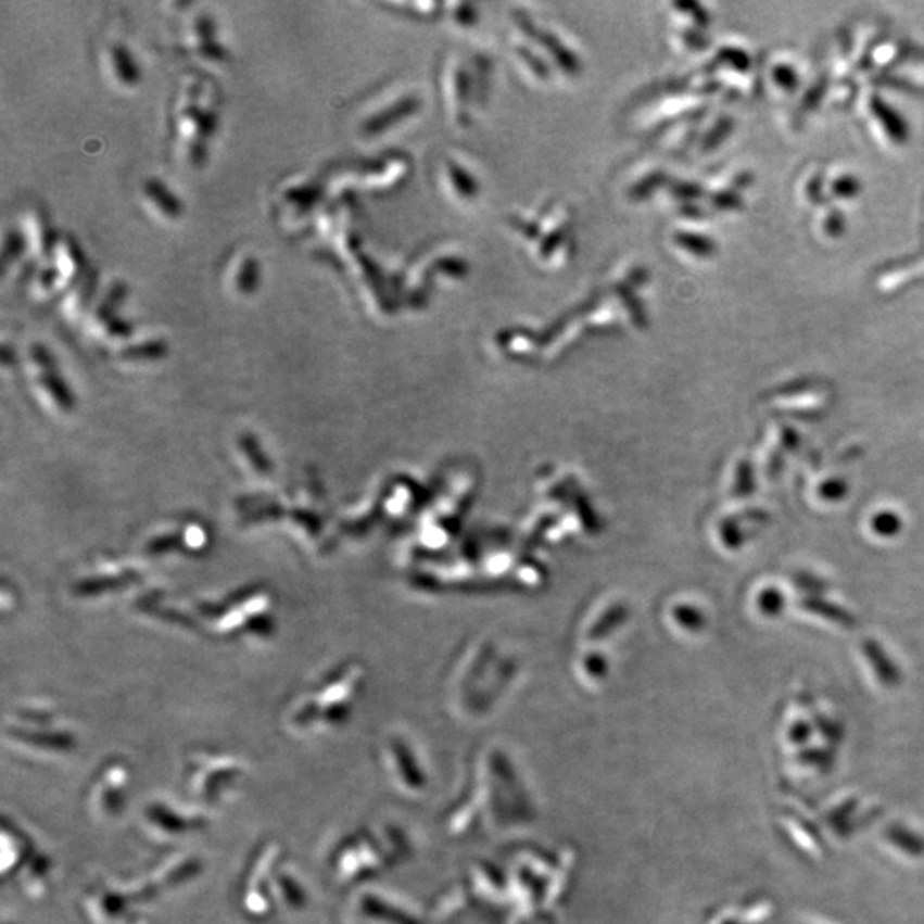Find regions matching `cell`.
<instances>
[{
    "label": "cell",
    "instance_id": "cell-1",
    "mask_svg": "<svg viewBox=\"0 0 924 924\" xmlns=\"http://www.w3.org/2000/svg\"><path fill=\"white\" fill-rule=\"evenodd\" d=\"M204 872L199 856L170 851L130 878H100L79 900L88 924H150L151 911L163 899L198 881Z\"/></svg>",
    "mask_w": 924,
    "mask_h": 924
},
{
    "label": "cell",
    "instance_id": "cell-2",
    "mask_svg": "<svg viewBox=\"0 0 924 924\" xmlns=\"http://www.w3.org/2000/svg\"><path fill=\"white\" fill-rule=\"evenodd\" d=\"M235 909L252 924H267L279 916L300 914L311 906V893L302 875L288 861L278 839H266L246 858L233 890Z\"/></svg>",
    "mask_w": 924,
    "mask_h": 924
},
{
    "label": "cell",
    "instance_id": "cell-3",
    "mask_svg": "<svg viewBox=\"0 0 924 924\" xmlns=\"http://www.w3.org/2000/svg\"><path fill=\"white\" fill-rule=\"evenodd\" d=\"M249 781L251 769L245 760L227 751H190L180 769L183 801L210 815L242 798Z\"/></svg>",
    "mask_w": 924,
    "mask_h": 924
},
{
    "label": "cell",
    "instance_id": "cell-4",
    "mask_svg": "<svg viewBox=\"0 0 924 924\" xmlns=\"http://www.w3.org/2000/svg\"><path fill=\"white\" fill-rule=\"evenodd\" d=\"M211 825L207 811L192 805L172 803L168 799H150L139 813V828L151 843L175 849L177 844L206 832Z\"/></svg>",
    "mask_w": 924,
    "mask_h": 924
},
{
    "label": "cell",
    "instance_id": "cell-5",
    "mask_svg": "<svg viewBox=\"0 0 924 924\" xmlns=\"http://www.w3.org/2000/svg\"><path fill=\"white\" fill-rule=\"evenodd\" d=\"M134 769L122 757H110L94 769L85 789V808L97 824H115L129 807Z\"/></svg>",
    "mask_w": 924,
    "mask_h": 924
},
{
    "label": "cell",
    "instance_id": "cell-6",
    "mask_svg": "<svg viewBox=\"0 0 924 924\" xmlns=\"http://www.w3.org/2000/svg\"><path fill=\"white\" fill-rule=\"evenodd\" d=\"M5 738L16 755L41 762L67 759L79 745L73 731L50 727L49 724H40L38 721H33L28 726L17 724L13 730L5 731Z\"/></svg>",
    "mask_w": 924,
    "mask_h": 924
},
{
    "label": "cell",
    "instance_id": "cell-7",
    "mask_svg": "<svg viewBox=\"0 0 924 924\" xmlns=\"http://www.w3.org/2000/svg\"><path fill=\"white\" fill-rule=\"evenodd\" d=\"M13 882L26 899H45L52 893L53 882H55V863L52 856L38 848L28 863L14 876Z\"/></svg>",
    "mask_w": 924,
    "mask_h": 924
},
{
    "label": "cell",
    "instance_id": "cell-8",
    "mask_svg": "<svg viewBox=\"0 0 924 924\" xmlns=\"http://www.w3.org/2000/svg\"><path fill=\"white\" fill-rule=\"evenodd\" d=\"M798 605L808 613L819 615V617L825 618L828 622L837 623L844 629H852V626L858 625V618L855 615L844 610L843 606L827 602L824 597L803 596L799 599Z\"/></svg>",
    "mask_w": 924,
    "mask_h": 924
},
{
    "label": "cell",
    "instance_id": "cell-9",
    "mask_svg": "<svg viewBox=\"0 0 924 924\" xmlns=\"http://www.w3.org/2000/svg\"><path fill=\"white\" fill-rule=\"evenodd\" d=\"M861 650H863L875 673L881 676L882 682L894 683L899 680V671H897L893 659L888 658L887 653L882 649L881 642L866 638V641L861 642Z\"/></svg>",
    "mask_w": 924,
    "mask_h": 924
},
{
    "label": "cell",
    "instance_id": "cell-10",
    "mask_svg": "<svg viewBox=\"0 0 924 924\" xmlns=\"http://www.w3.org/2000/svg\"><path fill=\"white\" fill-rule=\"evenodd\" d=\"M870 528L876 536L894 537L902 531L904 524H902L899 514L893 512V510H882V512L872 517Z\"/></svg>",
    "mask_w": 924,
    "mask_h": 924
},
{
    "label": "cell",
    "instance_id": "cell-11",
    "mask_svg": "<svg viewBox=\"0 0 924 924\" xmlns=\"http://www.w3.org/2000/svg\"><path fill=\"white\" fill-rule=\"evenodd\" d=\"M757 605L762 615L769 618L780 617L786 608V596L777 587H768L757 597Z\"/></svg>",
    "mask_w": 924,
    "mask_h": 924
},
{
    "label": "cell",
    "instance_id": "cell-12",
    "mask_svg": "<svg viewBox=\"0 0 924 924\" xmlns=\"http://www.w3.org/2000/svg\"><path fill=\"white\" fill-rule=\"evenodd\" d=\"M755 472L748 460L738 463V471H736L735 497L747 498L755 492Z\"/></svg>",
    "mask_w": 924,
    "mask_h": 924
},
{
    "label": "cell",
    "instance_id": "cell-13",
    "mask_svg": "<svg viewBox=\"0 0 924 924\" xmlns=\"http://www.w3.org/2000/svg\"><path fill=\"white\" fill-rule=\"evenodd\" d=\"M848 481L843 480V478H828L827 481L820 484L817 495L825 502H840L848 497Z\"/></svg>",
    "mask_w": 924,
    "mask_h": 924
},
{
    "label": "cell",
    "instance_id": "cell-14",
    "mask_svg": "<svg viewBox=\"0 0 924 924\" xmlns=\"http://www.w3.org/2000/svg\"><path fill=\"white\" fill-rule=\"evenodd\" d=\"M793 584H795L801 593L807 594V596H820V594L825 593V591L828 590L827 581L805 572L796 573L795 578H793Z\"/></svg>",
    "mask_w": 924,
    "mask_h": 924
},
{
    "label": "cell",
    "instance_id": "cell-15",
    "mask_svg": "<svg viewBox=\"0 0 924 924\" xmlns=\"http://www.w3.org/2000/svg\"><path fill=\"white\" fill-rule=\"evenodd\" d=\"M727 521L730 522L723 529V537L727 545L735 549L745 543V536H743L742 529L738 528V521H733V519H727Z\"/></svg>",
    "mask_w": 924,
    "mask_h": 924
},
{
    "label": "cell",
    "instance_id": "cell-16",
    "mask_svg": "<svg viewBox=\"0 0 924 924\" xmlns=\"http://www.w3.org/2000/svg\"><path fill=\"white\" fill-rule=\"evenodd\" d=\"M799 445V435L796 432L795 428L792 427H783L781 428V447L784 451H795Z\"/></svg>",
    "mask_w": 924,
    "mask_h": 924
}]
</instances>
